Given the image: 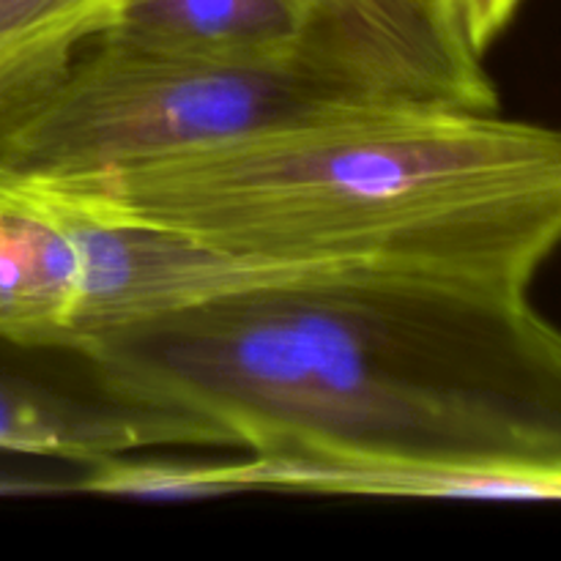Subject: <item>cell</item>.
I'll return each mask as SVG.
<instances>
[{
    "instance_id": "5b68a950",
    "label": "cell",
    "mask_w": 561,
    "mask_h": 561,
    "mask_svg": "<svg viewBox=\"0 0 561 561\" xmlns=\"http://www.w3.org/2000/svg\"><path fill=\"white\" fill-rule=\"evenodd\" d=\"M170 447H225L228 438L201 420L142 409L110 394L77 398L0 370V453L88 466Z\"/></svg>"
},
{
    "instance_id": "6da1fadb",
    "label": "cell",
    "mask_w": 561,
    "mask_h": 561,
    "mask_svg": "<svg viewBox=\"0 0 561 561\" xmlns=\"http://www.w3.org/2000/svg\"><path fill=\"white\" fill-rule=\"evenodd\" d=\"M99 392L230 449L502 469L561 499V329L529 294L416 277L255 288L71 351Z\"/></svg>"
},
{
    "instance_id": "7a4b0ae2",
    "label": "cell",
    "mask_w": 561,
    "mask_h": 561,
    "mask_svg": "<svg viewBox=\"0 0 561 561\" xmlns=\"http://www.w3.org/2000/svg\"><path fill=\"white\" fill-rule=\"evenodd\" d=\"M33 186L250 261L496 294H529L561 247V129L499 107L356 99Z\"/></svg>"
},
{
    "instance_id": "9c48e42d",
    "label": "cell",
    "mask_w": 561,
    "mask_h": 561,
    "mask_svg": "<svg viewBox=\"0 0 561 561\" xmlns=\"http://www.w3.org/2000/svg\"><path fill=\"white\" fill-rule=\"evenodd\" d=\"M22 493V491H36L33 485H9V482H0V493Z\"/></svg>"
},
{
    "instance_id": "8992f818",
    "label": "cell",
    "mask_w": 561,
    "mask_h": 561,
    "mask_svg": "<svg viewBox=\"0 0 561 561\" xmlns=\"http://www.w3.org/2000/svg\"><path fill=\"white\" fill-rule=\"evenodd\" d=\"M99 38L217 60H277L310 49L337 55L318 0H129Z\"/></svg>"
},
{
    "instance_id": "277c9868",
    "label": "cell",
    "mask_w": 561,
    "mask_h": 561,
    "mask_svg": "<svg viewBox=\"0 0 561 561\" xmlns=\"http://www.w3.org/2000/svg\"><path fill=\"white\" fill-rule=\"evenodd\" d=\"M327 42L376 91L499 107L485 60L458 42L436 0H318Z\"/></svg>"
},
{
    "instance_id": "3957f363",
    "label": "cell",
    "mask_w": 561,
    "mask_h": 561,
    "mask_svg": "<svg viewBox=\"0 0 561 561\" xmlns=\"http://www.w3.org/2000/svg\"><path fill=\"white\" fill-rule=\"evenodd\" d=\"M373 96L329 49L217 60L96 38L0 135V181L110 173Z\"/></svg>"
},
{
    "instance_id": "ba28073f",
    "label": "cell",
    "mask_w": 561,
    "mask_h": 561,
    "mask_svg": "<svg viewBox=\"0 0 561 561\" xmlns=\"http://www.w3.org/2000/svg\"><path fill=\"white\" fill-rule=\"evenodd\" d=\"M444 22L469 53L485 60L524 0H436Z\"/></svg>"
},
{
    "instance_id": "52a82bcc",
    "label": "cell",
    "mask_w": 561,
    "mask_h": 561,
    "mask_svg": "<svg viewBox=\"0 0 561 561\" xmlns=\"http://www.w3.org/2000/svg\"><path fill=\"white\" fill-rule=\"evenodd\" d=\"M129 0H0V135L107 31Z\"/></svg>"
}]
</instances>
